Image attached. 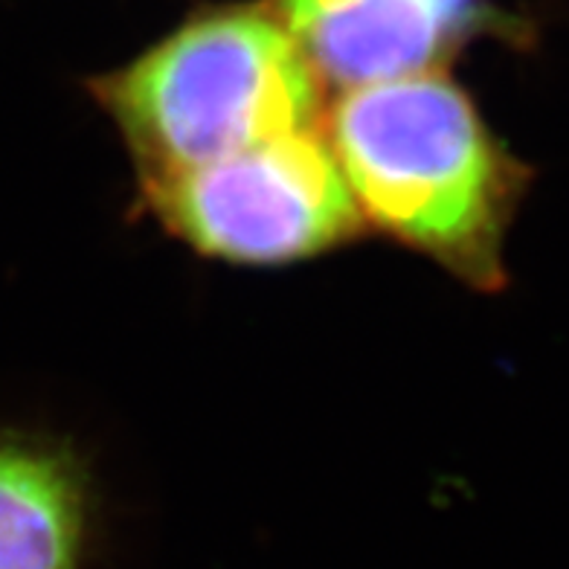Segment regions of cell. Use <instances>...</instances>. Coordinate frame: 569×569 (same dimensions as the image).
<instances>
[{"label": "cell", "instance_id": "cell-1", "mask_svg": "<svg viewBox=\"0 0 569 569\" xmlns=\"http://www.w3.org/2000/svg\"><path fill=\"white\" fill-rule=\"evenodd\" d=\"M360 218L480 291L506 284L529 169L442 70L343 90L326 120Z\"/></svg>", "mask_w": 569, "mask_h": 569}, {"label": "cell", "instance_id": "cell-2", "mask_svg": "<svg viewBox=\"0 0 569 569\" xmlns=\"http://www.w3.org/2000/svg\"><path fill=\"white\" fill-rule=\"evenodd\" d=\"M146 180L317 126L322 82L273 12L216 9L93 82Z\"/></svg>", "mask_w": 569, "mask_h": 569}, {"label": "cell", "instance_id": "cell-3", "mask_svg": "<svg viewBox=\"0 0 569 569\" xmlns=\"http://www.w3.org/2000/svg\"><path fill=\"white\" fill-rule=\"evenodd\" d=\"M146 192L169 230L230 262L306 259L352 239L363 224L329 137L317 126L146 180Z\"/></svg>", "mask_w": 569, "mask_h": 569}, {"label": "cell", "instance_id": "cell-4", "mask_svg": "<svg viewBox=\"0 0 569 569\" xmlns=\"http://www.w3.org/2000/svg\"><path fill=\"white\" fill-rule=\"evenodd\" d=\"M320 82L340 90L442 70L477 27V0H277Z\"/></svg>", "mask_w": 569, "mask_h": 569}, {"label": "cell", "instance_id": "cell-5", "mask_svg": "<svg viewBox=\"0 0 569 569\" xmlns=\"http://www.w3.org/2000/svg\"><path fill=\"white\" fill-rule=\"evenodd\" d=\"M88 491L56 448L0 442V569H82Z\"/></svg>", "mask_w": 569, "mask_h": 569}]
</instances>
